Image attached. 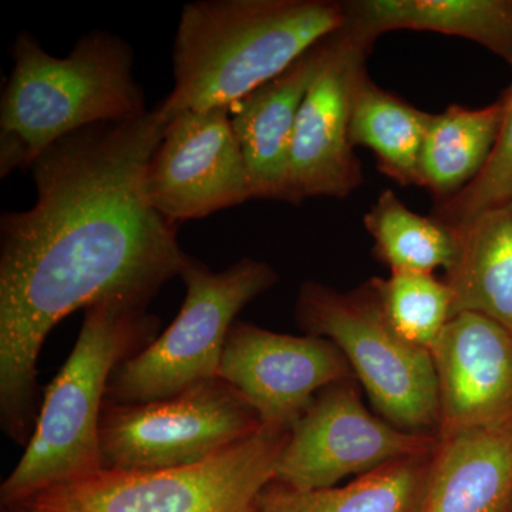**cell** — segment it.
<instances>
[{
	"mask_svg": "<svg viewBox=\"0 0 512 512\" xmlns=\"http://www.w3.org/2000/svg\"><path fill=\"white\" fill-rule=\"evenodd\" d=\"M66 363L43 396L25 454L0 487L3 508L103 470L100 420L114 370L157 338L146 306L103 301L84 309Z\"/></svg>",
	"mask_w": 512,
	"mask_h": 512,
	"instance_id": "4",
	"label": "cell"
},
{
	"mask_svg": "<svg viewBox=\"0 0 512 512\" xmlns=\"http://www.w3.org/2000/svg\"><path fill=\"white\" fill-rule=\"evenodd\" d=\"M345 26L333 35L328 59L313 79L296 120L291 181L296 204L313 197H349L363 183L362 164L350 143V106L366 56Z\"/></svg>",
	"mask_w": 512,
	"mask_h": 512,
	"instance_id": "12",
	"label": "cell"
},
{
	"mask_svg": "<svg viewBox=\"0 0 512 512\" xmlns=\"http://www.w3.org/2000/svg\"><path fill=\"white\" fill-rule=\"evenodd\" d=\"M390 328L409 343L431 350L451 316L453 295L444 281L423 272L392 271L370 281Z\"/></svg>",
	"mask_w": 512,
	"mask_h": 512,
	"instance_id": "22",
	"label": "cell"
},
{
	"mask_svg": "<svg viewBox=\"0 0 512 512\" xmlns=\"http://www.w3.org/2000/svg\"><path fill=\"white\" fill-rule=\"evenodd\" d=\"M345 29L372 49L392 30L464 37L512 67V0H352L343 2Z\"/></svg>",
	"mask_w": 512,
	"mask_h": 512,
	"instance_id": "16",
	"label": "cell"
},
{
	"mask_svg": "<svg viewBox=\"0 0 512 512\" xmlns=\"http://www.w3.org/2000/svg\"><path fill=\"white\" fill-rule=\"evenodd\" d=\"M146 192L174 225L254 200L227 107L184 111L165 123L148 163Z\"/></svg>",
	"mask_w": 512,
	"mask_h": 512,
	"instance_id": "10",
	"label": "cell"
},
{
	"mask_svg": "<svg viewBox=\"0 0 512 512\" xmlns=\"http://www.w3.org/2000/svg\"><path fill=\"white\" fill-rule=\"evenodd\" d=\"M424 458L394 461L345 487L296 490L272 481L259 512H417L429 474Z\"/></svg>",
	"mask_w": 512,
	"mask_h": 512,
	"instance_id": "20",
	"label": "cell"
},
{
	"mask_svg": "<svg viewBox=\"0 0 512 512\" xmlns=\"http://www.w3.org/2000/svg\"><path fill=\"white\" fill-rule=\"evenodd\" d=\"M164 127L154 109L63 137L30 167L33 207L0 218V426L19 446L35 430L37 362L57 323L103 301L147 308L180 276L177 225L146 192Z\"/></svg>",
	"mask_w": 512,
	"mask_h": 512,
	"instance_id": "1",
	"label": "cell"
},
{
	"mask_svg": "<svg viewBox=\"0 0 512 512\" xmlns=\"http://www.w3.org/2000/svg\"><path fill=\"white\" fill-rule=\"evenodd\" d=\"M3 512H30V511L25 510V508H22V507H10V508H3Z\"/></svg>",
	"mask_w": 512,
	"mask_h": 512,
	"instance_id": "24",
	"label": "cell"
},
{
	"mask_svg": "<svg viewBox=\"0 0 512 512\" xmlns=\"http://www.w3.org/2000/svg\"><path fill=\"white\" fill-rule=\"evenodd\" d=\"M512 429L441 439L417 512H511Z\"/></svg>",
	"mask_w": 512,
	"mask_h": 512,
	"instance_id": "15",
	"label": "cell"
},
{
	"mask_svg": "<svg viewBox=\"0 0 512 512\" xmlns=\"http://www.w3.org/2000/svg\"><path fill=\"white\" fill-rule=\"evenodd\" d=\"M503 99L483 109L447 107L431 114L420 157L419 187L446 201L468 187L493 153L503 120Z\"/></svg>",
	"mask_w": 512,
	"mask_h": 512,
	"instance_id": "18",
	"label": "cell"
},
{
	"mask_svg": "<svg viewBox=\"0 0 512 512\" xmlns=\"http://www.w3.org/2000/svg\"><path fill=\"white\" fill-rule=\"evenodd\" d=\"M180 278L185 286L180 313L163 335L114 370L110 402H153L218 377L238 313L278 282L275 269L258 259L242 258L214 272L190 255Z\"/></svg>",
	"mask_w": 512,
	"mask_h": 512,
	"instance_id": "6",
	"label": "cell"
},
{
	"mask_svg": "<svg viewBox=\"0 0 512 512\" xmlns=\"http://www.w3.org/2000/svg\"><path fill=\"white\" fill-rule=\"evenodd\" d=\"M430 353L439 380L441 439L512 429L510 330L480 313H458Z\"/></svg>",
	"mask_w": 512,
	"mask_h": 512,
	"instance_id": "13",
	"label": "cell"
},
{
	"mask_svg": "<svg viewBox=\"0 0 512 512\" xmlns=\"http://www.w3.org/2000/svg\"><path fill=\"white\" fill-rule=\"evenodd\" d=\"M431 114L383 90L363 69L350 106V143L375 153L379 170L403 187L420 183V157Z\"/></svg>",
	"mask_w": 512,
	"mask_h": 512,
	"instance_id": "19",
	"label": "cell"
},
{
	"mask_svg": "<svg viewBox=\"0 0 512 512\" xmlns=\"http://www.w3.org/2000/svg\"><path fill=\"white\" fill-rule=\"evenodd\" d=\"M434 440L377 419L348 383L315 397L289 430L274 481L296 490L335 487L352 474L365 476L406 458L427 457Z\"/></svg>",
	"mask_w": 512,
	"mask_h": 512,
	"instance_id": "9",
	"label": "cell"
},
{
	"mask_svg": "<svg viewBox=\"0 0 512 512\" xmlns=\"http://www.w3.org/2000/svg\"><path fill=\"white\" fill-rule=\"evenodd\" d=\"M12 72L0 100V177L25 170L56 141L86 127L147 113L134 79V52L107 30L83 36L66 57L47 53L32 33L10 49Z\"/></svg>",
	"mask_w": 512,
	"mask_h": 512,
	"instance_id": "3",
	"label": "cell"
},
{
	"mask_svg": "<svg viewBox=\"0 0 512 512\" xmlns=\"http://www.w3.org/2000/svg\"><path fill=\"white\" fill-rule=\"evenodd\" d=\"M333 35L320 40L284 73L229 109L254 200L296 204L291 181L296 120L309 86L328 59Z\"/></svg>",
	"mask_w": 512,
	"mask_h": 512,
	"instance_id": "14",
	"label": "cell"
},
{
	"mask_svg": "<svg viewBox=\"0 0 512 512\" xmlns=\"http://www.w3.org/2000/svg\"><path fill=\"white\" fill-rule=\"evenodd\" d=\"M363 221L377 255L392 271L433 274L437 268L447 272L456 262L457 229L409 210L392 190L379 195Z\"/></svg>",
	"mask_w": 512,
	"mask_h": 512,
	"instance_id": "21",
	"label": "cell"
},
{
	"mask_svg": "<svg viewBox=\"0 0 512 512\" xmlns=\"http://www.w3.org/2000/svg\"><path fill=\"white\" fill-rule=\"evenodd\" d=\"M296 318L309 335L338 346L390 424L419 434L440 426L433 356L390 328L370 286L362 293H342L306 282L299 292Z\"/></svg>",
	"mask_w": 512,
	"mask_h": 512,
	"instance_id": "7",
	"label": "cell"
},
{
	"mask_svg": "<svg viewBox=\"0 0 512 512\" xmlns=\"http://www.w3.org/2000/svg\"><path fill=\"white\" fill-rule=\"evenodd\" d=\"M501 99L503 120L483 171L463 191L434 207L431 217L450 227L461 228L484 211L512 200V83Z\"/></svg>",
	"mask_w": 512,
	"mask_h": 512,
	"instance_id": "23",
	"label": "cell"
},
{
	"mask_svg": "<svg viewBox=\"0 0 512 512\" xmlns=\"http://www.w3.org/2000/svg\"><path fill=\"white\" fill-rule=\"evenodd\" d=\"M346 357L322 336H291L235 322L218 377L231 384L264 426L291 430L322 390L346 382Z\"/></svg>",
	"mask_w": 512,
	"mask_h": 512,
	"instance_id": "11",
	"label": "cell"
},
{
	"mask_svg": "<svg viewBox=\"0 0 512 512\" xmlns=\"http://www.w3.org/2000/svg\"><path fill=\"white\" fill-rule=\"evenodd\" d=\"M262 426L254 407L220 377L153 402L106 400L100 420L103 470L194 466L248 439Z\"/></svg>",
	"mask_w": 512,
	"mask_h": 512,
	"instance_id": "8",
	"label": "cell"
},
{
	"mask_svg": "<svg viewBox=\"0 0 512 512\" xmlns=\"http://www.w3.org/2000/svg\"><path fill=\"white\" fill-rule=\"evenodd\" d=\"M289 430L262 426L194 466L100 470L56 485L16 507L30 512H259Z\"/></svg>",
	"mask_w": 512,
	"mask_h": 512,
	"instance_id": "5",
	"label": "cell"
},
{
	"mask_svg": "<svg viewBox=\"0 0 512 512\" xmlns=\"http://www.w3.org/2000/svg\"><path fill=\"white\" fill-rule=\"evenodd\" d=\"M457 231V259L444 279L453 295V316L480 313L512 332V200Z\"/></svg>",
	"mask_w": 512,
	"mask_h": 512,
	"instance_id": "17",
	"label": "cell"
},
{
	"mask_svg": "<svg viewBox=\"0 0 512 512\" xmlns=\"http://www.w3.org/2000/svg\"><path fill=\"white\" fill-rule=\"evenodd\" d=\"M346 23L332 0H200L181 12L165 123L191 110L231 109Z\"/></svg>",
	"mask_w": 512,
	"mask_h": 512,
	"instance_id": "2",
	"label": "cell"
}]
</instances>
